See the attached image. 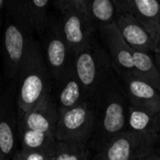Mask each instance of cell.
Here are the masks:
<instances>
[{
    "label": "cell",
    "mask_w": 160,
    "mask_h": 160,
    "mask_svg": "<svg viewBox=\"0 0 160 160\" xmlns=\"http://www.w3.org/2000/svg\"><path fill=\"white\" fill-rule=\"evenodd\" d=\"M141 160H160V152H159L158 148L152 149Z\"/></svg>",
    "instance_id": "25"
},
{
    "label": "cell",
    "mask_w": 160,
    "mask_h": 160,
    "mask_svg": "<svg viewBox=\"0 0 160 160\" xmlns=\"http://www.w3.org/2000/svg\"><path fill=\"white\" fill-rule=\"evenodd\" d=\"M153 55L133 50L134 67L136 74L138 77L160 92V72Z\"/></svg>",
    "instance_id": "16"
},
{
    "label": "cell",
    "mask_w": 160,
    "mask_h": 160,
    "mask_svg": "<svg viewBox=\"0 0 160 160\" xmlns=\"http://www.w3.org/2000/svg\"><path fill=\"white\" fill-rule=\"evenodd\" d=\"M0 160H5V159H4V156H3V154H2L1 149H0Z\"/></svg>",
    "instance_id": "28"
},
{
    "label": "cell",
    "mask_w": 160,
    "mask_h": 160,
    "mask_svg": "<svg viewBox=\"0 0 160 160\" xmlns=\"http://www.w3.org/2000/svg\"><path fill=\"white\" fill-rule=\"evenodd\" d=\"M93 152L86 144L57 141L55 160H92Z\"/></svg>",
    "instance_id": "20"
},
{
    "label": "cell",
    "mask_w": 160,
    "mask_h": 160,
    "mask_svg": "<svg viewBox=\"0 0 160 160\" xmlns=\"http://www.w3.org/2000/svg\"><path fill=\"white\" fill-rule=\"evenodd\" d=\"M55 152L54 151H24L20 150L15 152L12 160H48Z\"/></svg>",
    "instance_id": "22"
},
{
    "label": "cell",
    "mask_w": 160,
    "mask_h": 160,
    "mask_svg": "<svg viewBox=\"0 0 160 160\" xmlns=\"http://www.w3.org/2000/svg\"><path fill=\"white\" fill-rule=\"evenodd\" d=\"M120 13L131 12L132 13V0H114Z\"/></svg>",
    "instance_id": "24"
},
{
    "label": "cell",
    "mask_w": 160,
    "mask_h": 160,
    "mask_svg": "<svg viewBox=\"0 0 160 160\" xmlns=\"http://www.w3.org/2000/svg\"><path fill=\"white\" fill-rule=\"evenodd\" d=\"M116 26L124 41L133 50L152 55L158 52L156 42L133 13H120L116 21Z\"/></svg>",
    "instance_id": "11"
},
{
    "label": "cell",
    "mask_w": 160,
    "mask_h": 160,
    "mask_svg": "<svg viewBox=\"0 0 160 160\" xmlns=\"http://www.w3.org/2000/svg\"><path fill=\"white\" fill-rule=\"evenodd\" d=\"M17 81V110L19 119L35 108L52 92L53 79L46 66L42 46L32 40Z\"/></svg>",
    "instance_id": "3"
},
{
    "label": "cell",
    "mask_w": 160,
    "mask_h": 160,
    "mask_svg": "<svg viewBox=\"0 0 160 160\" xmlns=\"http://www.w3.org/2000/svg\"><path fill=\"white\" fill-rule=\"evenodd\" d=\"M4 57L6 72L12 78H18L29 45L34 39L33 24L24 0L5 1Z\"/></svg>",
    "instance_id": "2"
},
{
    "label": "cell",
    "mask_w": 160,
    "mask_h": 160,
    "mask_svg": "<svg viewBox=\"0 0 160 160\" xmlns=\"http://www.w3.org/2000/svg\"><path fill=\"white\" fill-rule=\"evenodd\" d=\"M51 95L59 113L87 101L74 67H72L63 78L57 82H53Z\"/></svg>",
    "instance_id": "14"
},
{
    "label": "cell",
    "mask_w": 160,
    "mask_h": 160,
    "mask_svg": "<svg viewBox=\"0 0 160 160\" xmlns=\"http://www.w3.org/2000/svg\"><path fill=\"white\" fill-rule=\"evenodd\" d=\"M59 112L51 93L35 108L19 119L18 129H28L55 136Z\"/></svg>",
    "instance_id": "13"
},
{
    "label": "cell",
    "mask_w": 160,
    "mask_h": 160,
    "mask_svg": "<svg viewBox=\"0 0 160 160\" xmlns=\"http://www.w3.org/2000/svg\"><path fill=\"white\" fill-rule=\"evenodd\" d=\"M91 102L94 109V127L88 146L94 154L114 138L127 131L130 104L118 73Z\"/></svg>",
    "instance_id": "1"
},
{
    "label": "cell",
    "mask_w": 160,
    "mask_h": 160,
    "mask_svg": "<svg viewBox=\"0 0 160 160\" xmlns=\"http://www.w3.org/2000/svg\"><path fill=\"white\" fill-rule=\"evenodd\" d=\"M21 150L24 151H54L57 140L52 134L28 129H18Z\"/></svg>",
    "instance_id": "17"
},
{
    "label": "cell",
    "mask_w": 160,
    "mask_h": 160,
    "mask_svg": "<svg viewBox=\"0 0 160 160\" xmlns=\"http://www.w3.org/2000/svg\"><path fill=\"white\" fill-rule=\"evenodd\" d=\"M158 51L160 52V42H159V43H158Z\"/></svg>",
    "instance_id": "30"
},
{
    "label": "cell",
    "mask_w": 160,
    "mask_h": 160,
    "mask_svg": "<svg viewBox=\"0 0 160 160\" xmlns=\"http://www.w3.org/2000/svg\"><path fill=\"white\" fill-rule=\"evenodd\" d=\"M120 79L130 106L150 112H160V92L157 89L137 74L122 76Z\"/></svg>",
    "instance_id": "10"
},
{
    "label": "cell",
    "mask_w": 160,
    "mask_h": 160,
    "mask_svg": "<svg viewBox=\"0 0 160 160\" xmlns=\"http://www.w3.org/2000/svg\"><path fill=\"white\" fill-rule=\"evenodd\" d=\"M5 1H6V0H0V11H1L3 5L5 4Z\"/></svg>",
    "instance_id": "27"
},
{
    "label": "cell",
    "mask_w": 160,
    "mask_h": 160,
    "mask_svg": "<svg viewBox=\"0 0 160 160\" xmlns=\"http://www.w3.org/2000/svg\"><path fill=\"white\" fill-rule=\"evenodd\" d=\"M158 150H159V152H160V148H158Z\"/></svg>",
    "instance_id": "31"
},
{
    "label": "cell",
    "mask_w": 160,
    "mask_h": 160,
    "mask_svg": "<svg viewBox=\"0 0 160 160\" xmlns=\"http://www.w3.org/2000/svg\"><path fill=\"white\" fill-rule=\"evenodd\" d=\"M68 1L72 3L83 14L92 19L90 14V0H68Z\"/></svg>",
    "instance_id": "23"
},
{
    "label": "cell",
    "mask_w": 160,
    "mask_h": 160,
    "mask_svg": "<svg viewBox=\"0 0 160 160\" xmlns=\"http://www.w3.org/2000/svg\"><path fill=\"white\" fill-rule=\"evenodd\" d=\"M152 149L130 131H124L102 150L93 154L92 160H141Z\"/></svg>",
    "instance_id": "9"
},
{
    "label": "cell",
    "mask_w": 160,
    "mask_h": 160,
    "mask_svg": "<svg viewBox=\"0 0 160 160\" xmlns=\"http://www.w3.org/2000/svg\"><path fill=\"white\" fill-rule=\"evenodd\" d=\"M43 58L53 82H57L73 67V55L67 44L57 15L50 13L44 31L40 36Z\"/></svg>",
    "instance_id": "5"
},
{
    "label": "cell",
    "mask_w": 160,
    "mask_h": 160,
    "mask_svg": "<svg viewBox=\"0 0 160 160\" xmlns=\"http://www.w3.org/2000/svg\"><path fill=\"white\" fill-rule=\"evenodd\" d=\"M73 67L87 101H92L117 74L108 53L99 40L98 31L83 49L74 55Z\"/></svg>",
    "instance_id": "4"
},
{
    "label": "cell",
    "mask_w": 160,
    "mask_h": 160,
    "mask_svg": "<svg viewBox=\"0 0 160 160\" xmlns=\"http://www.w3.org/2000/svg\"><path fill=\"white\" fill-rule=\"evenodd\" d=\"M127 130L152 148H160V112H150L130 106Z\"/></svg>",
    "instance_id": "12"
},
{
    "label": "cell",
    "mask_w": 160,
    "mask_h": 160,
    "mask_svg": "<svg viewBox=\"0 0 160 160\" xmlns=\"http://www.w3.org/2000/svg\"><path fill=\"white\" fill-rule=\"evenodd\" d=\"M48 160H55V152L48 158Z\"/></svg>",
    "instance_id": "29"
},
{
    "label": "cell",
    "mask_w": 160,
    "mask_h": 160,
    "mask_svg": "<svg viewBox=\"0 0 160 160\" xmlns=\"http://www.w3.org/2000/svg\"><path fill=\"white\" fill-rule=\"evenodd\" d=\"M153 56H154V60H155V62H156V65H157V67H158V70H159V72H160V52L158 51V52L155 53Z\"/></svg>",
    "instance_id": "26"
},
{
    "label": "cell",
    "mask_w": 160,
    "mask_h": 160,
    "mask_svg": "<svg viewBox=\"0 0 160 160\" xmlns=\"http://www.w3.org/2000/svg\"><path fill=\"white\" fill-rule=\"evenodd\" d=\"M98 37L108 53L114 69L120 77L136 74L133 49L124 41L116 24L98 28Z\"/></svg>",
    "instance_id": "8"
},
{
    "label": "cell",
    "mask_w": 160,
    "mask_h": 160,
    "mask_svg": "<svg viewBox=\"0 0 160 160\" xmlns=\"http://www.w3.org/2000/svg\"><path fill=\"white\" fill-rule=\"evenodd\" d=\"M94 127V109L91 101H84L76 107L59 113L55 131L58 142L88 145Z\"/></svg>",
    "instance_id": "7"
},
{
    "label": "cell",
    "mask_w": 160,
    "mask_h": 160,
    "mask_svg": "<svg viewBox=\"0 0 160 160\" xmlns=\"http://www.w3.org/2000/svg\"><path fill=\"white\" fill-rule=\"evenodd\" d=\"M132 13L145 27L158 46L160 42V0H132Z\"/></svg>",
    "instance_id": "15"
},
{
    "label": "cell",
    "mask_w": 160,
    "mask_h": 160,
    "mask_svg": "<svg viewBox=\"0 0 160 160\" xmlns=\"http://www.w3.org/2000/svg\"><path fill=\"white\" fill-rule=\"evenodd\" d=\"M24 3L33 24L35 32L41 36L45 29L50 15V0H24Z\"/></svg>",
    "instance_id": "19"
},
{
    "label": "cell",
    "mask_w": 160,
    "mask_h": 160,
    "mask_svg": "<svg viewBox=\"0 0 160 160\" xmlns=\"http://www.w3.org/2000/svg\"><path fill=\"white\" fill-rule=\"evenodd\" d=\"M16 122L14 117L0 114V149L4 159L9 156L15 147Z\"/></svg>",
    "instance_id": "21"
},
{
    "label": "cell",
    "mask_w": 160,
    "mask_h": 160,
    "mask_svg": "<svg viewBox=\"0 0 160 160\" xmlns=\"http://www.w3.org/2000/svg\"><path fill=\"white\" fill-rule=\"evenodd\" d=\"M90 14L98 29L116 24L120 12L114 0H90Z\"/></svg>",
    "instance_id": "18"
},
{
    "label": "cell",
    "mask_w": 160,
    "mask_h": 160,
    "mask_svg": "<svg viewBox=\"0 0 160 160\" xmlns=\"http://www.w3.org/2000/svg\"><path fill=\"white\" fill-rule=\"evenodd\" d=\"M54 5L63 37L74 56L97 34V27L68 0H54Z\"/></svg>",
    "instance_id": "6"
}]
</instances>
